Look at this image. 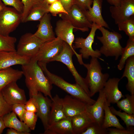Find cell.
Wrapping results in <instances>:
<instances>
[{
  "mask_svg": "<svg viewBox=\"0 0 134 134\" xmlns=\"http://www.w3.org/2000/svg\"><path fill=\"white\" fill-rule=\"evenodd\" d=\"M81 134H108L107 129L95 122L92 123Z\"/></svg>",
  "mask_w": 134,
  "mask_h": 134,
  "instance_id": "cell-36",
  "label": "cell"
},
{
  "mask_svg": "<svg viewBox=\"0 0 134 134\" xmlns=\"http://www.w3.org/2000/svg\"><path fill=\"white\" fill-rule=\"evenodd\" d=\"M21 68L30 98L40 92L52 100V84L45 75L35 57L31 59L28 64L22 66Z\"/></svg>",
  "mask_w": 134,
  "mask_h": 134,
  "instance_id": "cell-1",
  "label": "cell"
},
{
  "mask_svg": "<svg viewBox=\"0 0 134 134\" xmlns=\"http://www.w3.org/2000/svg\"><path fill=\"white\" fill-rule=\"evenodd\" d=\"M2 1L0 0V12L2 9L5 6Z\"/></svg>",
  "mask_w": 134,
  "mask_h": 134,
  "instance_id": "cell-48",
  "label": "cell"
},
{
  "mask_svg": "<svg viewBox=\"0 0 134 134\" xmlns=\"http://www.w3.org/2000/svg\"><path fill=\"white\" fill-rule=\"evenodd\" d=\"M45 0H22L24 6V9L22 14V22L25 21L31 10L34 7L40 4Z\"/></svg>",
  "mask_w": 134,
  "mask_h": 134,
  "instance_id": "cell-34",
  "label": "cell"
},
{
  "mask_svg": "<svg viewBox=\"0 0 134 134\" xmlns=\"http://www.w3.org/2000/svg\"><path fill=\"white\" fill-rule=\"evenodd\" d=\"M11 111L12 105L6 101L0 91V117H2Z\"/></svg>",
  "mask_w": 134,
  "mask_h": 134,
  "instance_id": "cell-38",
  "label": "cell"
},
{
  "mask_svg": "<svg viewBox=\"0 0 134 134\" xmlns=\"http://www.w3.org/2000/svg\"><path fill=\"white\" fill-rule=\"evenodd\" d=\"M23 75L22 70L11 67L0 69V91L9 83L16 81Z\"/></svg>",
  "mask_w": 134,
  "mask_h": 134,
  "instance_id": "cell-24",
  "label": "cell"
},
{
  "mask_svg": "<svg viewBox=\"0 0 134 134\" xmlns=\"http://www.w3.org/2000/svg\"><path fill=\"white\" fill-rule=\"evenodd\" d=\"M99 27L94 23H92L90 32L85 38L77 37L74 40L73 48L74 49L80 48L79 53L82 58L88 59L90 57L99 58L101 56L99 50H94L92 48L94 42L96 32Z\"/></svg>",
  "mask_w": 134,
  "mask_h": 134,
  "instance_id": "cell-8",
  "label": "cell"
},
{
  "mask_svg": "<svg viewBox=\"0 0 134 134\" xmlns=\"http://www.w3.org/2000/svg\"><path fill=\"white\" fill-rule=\"evenodd\" d=\"M63 4L65 10L68 12L75 4L74 0H59Z\"/></svg>",
  "mask_w": 134,
  "mask_h": 134,
  "instance_id": "cell-44",
  "label": "cell"
},
{
  "mask_svg": "<svg viewBox=\"0 0 134 134\" xmlns=\"http://www.w3.org/2000/svg\"><path fill=\"white\" fill-rule=\"evenodd\" d=\"M71 117H67L49 125L44 134H74Z\"/></svg>",
  "mask_w": 134,
  "mask_h": 134,
  "instance_id": "cell-22",
  "label": "cell"
},
{
  "mask_svg": "<svg viewBox=\"0 0 134 134\" xmlns=\"http://www.w3.org/2000/svg\"><path fill=\"white\" fill-rule=\"evenodd\" d=\"M117 25L119 30L124 31L129 38L134 39V15Z\"/></svg>",
  "mask_w": 134,
  "mask_h": 134,
  "instance_id": "cell-32",
  "label": "cell"
},
{
  "mask_svg": "<svg viewBox=\"0 0 134 134\" xmlns=\"http://www.w3.org/2000/svg\"><path fill=\"white\" fill-rule=\"evenodd\" d=\"M99 92L98 97L94 103L92 105L87 104L86 110L95 122L101 125L104 117V105L106 98L102 90Z\"/></svg>",
  "mask_w": 134,
  "mask_h": 134,
  "instance_id": "cell-18",
  "label": "cell"
},
{
  "mask_svg": "<svg viewBox=\"0 0 134 134\" xmlns=\"http://www.w3.org/2000/svg\"><path fill=\"white\" fill-rule=\"evenodd\" d=\"M6 128L2 117H0V134L2 133Z\"/></svg>",
  "mask_w": 134,
  "mask_h": 134,
  "instance_id": "cell-47",
  "label": "cell"
},
{
  "mask_svg": "<svg viewBox=\"0 0 134 134\" xmlns=\"http://www.w3.org/2000/svg\"><path fill=\"white\" fill-rule=\"evenodd\" d=\"M71 121L74 134H81L95 122L86 110L71 117Z\"/></svg>",
  "mask_w": 134,
  "mask_h": 134,
  "instance_id": "cell-21",
  "label": "cell"
},
{
  "mask_svg": "<svg viewBox=\"0 0 134 134\" xmlns=\"http://www.w3.org/2000/svg\"><path fill=\"white\" fill-rule=\"evenodd\" d=\"M49 5L45 0L34 7L28 15L24 23L31 21H39L45 14L49 13Z\"/></svg>",
  "mask_w": 134,
  "mask_h": 134,
  "instance_id": "cell-28",
  "label": "cell"
},
{
  "mask_svg": "<svg viewBox=\"0 0 134 134\" xmlns=\"http://www.w3.org/2000/svg\"><path fill=\"white\" fill-rule=\"evenodd\" d=\"M49 13L54 16L62 13L67 14L68 12L65 10L63 4L59 0H57L49 5Z\"/></svg>",
  "mask_w": 134,
  "mask_h": 134,
  "instance_id": "cell-37",
  "label": "cell"
},
{
  "mask_svg": "<svg viewBox=\"0 0 134 134\" xmlns=\"http://www.w3.org/2000/svg\"><path fill=\"white\" fill-rule=\"evenodd\" d=\"M38 63L52 84L56 86L72 96L87 104L92 105L95 103L96 100L92 99L79 85L76 83H68L60 76L51 73L47 68V64Z\"/></svg>",
  "mask_w": 134,
  "mask_h": 134,
  "instance_id": "cell-2",
  "label": "cell"
},
{
  "mask_svg": "<svg viewBox=\"0 0 134 134\" xmlns=\"http://www.w3.org/2000/svg\"><path fill=\"white\" fill-rule=\"evenodd\" d=\"M126 98L116 103L121 110L130 114H134V94L125 95Z\"/></svg>",
  "mask_w": 134,
  "mask_h": 134,
  "instance_id": "cell-30",
  "label": "cell"
},
{
  "mask_svg": "<svg viewBox=\"0 0 134 134\" xmlns=\"http://www.w3.org/2000/svg\"><path fill=\"white\" fill-rule=\"evenodd\" d=\"M51 100L49 126L67 117L64 112L63 99L56 95L53 97Z\"/></svg>",
  "mask_w": 134,
  "mask_h": 134,
  "instance_id": "cell-23",
  "label": "cell"
},
{
  "mask_svg": "<svg viewBox=\"0 0 134 134\" xmlns=\"http://www.w3.org/2000/svg\"><path fill=\"white\" fill-rule=\"evenodd\" d=\"M26 110L36 113L37 111L38 105L34 97L30 98L25 104Z\"/></svg>",
  "mask_w": 134,
  "mask_h": 134,
  "instance_id": "cell-42",
  "label": "cell"
},
{
  "mask_svg": "<svg viewBox=\"0 0 134 134\" xmlns=\"http://www.w3.org/2000/svg\"><path fill=\"white\" fill-rule=\"evenodd\" d=\"M111 5L117 6L119 5L122 0H106Z\"/></svg>",
  "mask_w": 134,
  "mask_h": 134,
  "instance_id": "cell-46",
  "label": "cell"
},
{
  "mask_svg": "<svg viewBox=\"0 0 134 134\" xmlns=\"http://www.w3.org/2000/svg\"><path fill=\"white\" fill-rule=\"evenodd\" d=\"M37 118L36 113L26 111L23 116V121L31 130H34Z\"/></svg>",
  "mask_w": 134,
  "mask_h": 134,
  "instance_id": "cell-35",
  "label": "cell"
},
{
  "mask_svg": "<svg viewBox=\"0 0 134 134\" xmlns=\"http://www.w3.org/2000/svg\"><path fill=\"white\" fill-rule=\"evenodd\" d=\"M50 13L45 14L40 20L38 29L34 34L40 39L47 42L52 40L55 37L51 22Z\"/></svg>",
  "mask_w": 134,
  "mask_h": 134,
  "instance_id": "cell-20",
  "label": "cell"
},
{
  "mask_svg": "<svg viewBox=\"0 0 134 134\" xmlns=\"http://www.w3.org/2000/svg\"><path fill=\"white\" fill-rule=\"evenodd\" d=\"M68 13L60 14L59 16L62 19L69 22L75 29L85 32L91 28L92 23L88 20L82 10L76 4L72 7Z\"/></svg>",
  "mask_w": 134,
  "mask_h": 134,
  "instance_id": "cell-10",
  "label": "cell"
},
{
  "mask_svg": "<svg viewBox=\"0 0 134 134\" xmlns=\"http://www.w3.org/2000/svg\"><path fill=\"white\" fill-rule=\"evenodd\" d=\"M22 17L15 8L5 6L0 12V34L9 35L22 22Z\"/></svg>",
  "mask_w": 134,
  "mask_h": 134,
  "instance_id": "cell-6",
  "label": "cell"
},
{
  "mask_svg": "<svg viewBox=\"0 0 134 134\" xmlns=\"http://www.w3.org/2000/svg\"><path fill=\"white\" fill-rule=\"evenodd\" d=\"M74 27L68 22L63 19L58 20L56 22L55 29L57 36L67 43L71 47L76 56L79 64L82 65L84 62L81 54L77 53L72 46L75 37L73 33Z\"/></svg>",
  "mask_w": 134,
  "mask_h": 134,
  "instance_id": "cell-11",
  "label": "cell"
},
{
  "mask_svg": "<svg viewBox=\"0 0 134 134\" xmlns=\"http://www.w3.org/2000/svg\"><path fill=\"white\" fill-rule=\"evenodd\" d=\"M109 10L117 24L134 15V0H122L119 5L110 6Z\"/></svg>",
  "mask_w": 134,
  "mask_h": 134,
  "instance_id": "cell-13",
  "label": "cell"
},
{
  "mask_svg": "<svg viewBox=\"0 0 134 134\" xmlns=\"http://www.w3.org/2000/svg\"><path fill=\"white\" fill-rule=\"evenodd\" d=\"M49 5H50L58 0H45Z\"/></svg>",
  "mask_w": 134,
  "mask_h": 134,
  "instance_id": "cell-49",
  "label": "cell"
},
{
  "mask_svg": "<svg viewBox=\"0 0 134 134\" xmlns=\"http://www.w3.org/2000/svg\"><path fill=\"white\" fill-rule=\"evenodd\" d=\"M64 42L57 37L52 40L45 42L35 57L38 62L47 64L52 62L62 51Z\"/></svg>",
  "mask_w": 134,
  "mask_h": 134,
  "instance_id": "cell-9",
  "label": "cell"
},
{
  "mask_svg": "<svg viewBox=\"0 0 134 134\" xmlns=\"http://www.w3.org/2000/svg\"><path fill=\"white\" fill-rule=\"evenodd\" d=\"M4 4L12 6L18 11L22 14L24 6L22 0H0Z\"/></svg>",
  "mask_w": 134,
  "mask_h": 134,
  "instance_id": "cell-39",
  "label": "cell"
},
{
  "mask_svg": "<svg viewBox=\"0 0 134 134\" xmlns=\"http://www.w3.org/2000/svg\"><path fill=\"white\" fill-rule=\"evenodd\" d=\"M73 55H74V53L71 47L67 43L64 42L62 51L52 61L60 62L65 64L73 76L76 83L80 86L90 96V91L85 79L79 74L73 65L72 60Z\"/></svg>",
  "mask_w": 134,
  "mask_h": 134,
  "instance_id": "cell-7",
  "label": "cell"
},
{
  "mask_svg": "<svg viewBox=\"0 0 134 134\" xmlns=\"http://www.w3.org/2000/svg\"><path fill=\"white\" fill-rule=\"evenodd\" d=\"M110 105L106 99L104 103V115L101 126L105 129L111 127L121 129L125 128L120 124L116 115L111 111L109 107Z\"/></svg>",
  "mask_w": 134,
  "mask_h": 134,
  "instance_id": "cell-27",
  "label": "cell"
},
{
  "mask_svg": "<svg viewBox=\"0 0 134 134\" xmlns=\"http://www.w3.org/2000/svg\"><path fill=\"white\" fill-rule=\"evenodd\" d=\"M63 108L67 117H71L86 110L87 104L72 96L63 99Z\"/></svg>",
  "mask_w": 134,
  "mask_h": 134,
  "instance_id": "cell-16",
  "label": "cell"
},
{
  "mask_svg": "<svg viewBox=\"0 0 134 134\" xmlns=\"http://www.w3.org/2000/svg\"><path fill=\"white\" fill-rule=\"evenodd\" d=\"M120 80L115 77L109 79L102 89L107 102L110 105V103H116L121 98H124L118 87Z\"/></svg>",
  "mask_w": 134,
  "mask_h": 134,
  "instance_id": "cell-15",
  "label": "cell"
},
{
  "mask_svg": "<svg viewBox=\"0 0 134 134\" xmlns=\"http://www.w3.org/2000/svg\"><path fill=\"white\" fill-rule=\"evenodd\" d=\"M2 118L6 128L28 133L31 131V130L23 121L17 118L16 115L13 112L5 115Z\"/></svg>",
  "mask_w": 134,
  "mask_h": 134,
  "instance_id": "cell-25",
  "label": "cell"
},
{
  "mask_svg": "<svg viewBox=\"0 0 134 134\" xmlns=\"http://www.w3.org/2000/svg\"><path fill=\"white\" fill-rule=\"evenodd\" d=\"M109 107L114 114L119 116L124 121L127 128L134 126V114H130L124 112H121L116 110L113 106Z\"/></svg>",
  "mask_w": 134,
  "mask_h": 134,
  "instance_id": "cell-33",
  "label": "cell"
},
{
  "mask_svg": "<svg viewBox=\"0 0 134 134\" xmlns=\"http://www.w3.org/2000/svg\"><path fill=\"white\" fill-rule=\"evenodd\" d=\"M16 41V38L14 37L0 34V51H16L15 44Z\"/></svg>",
  "mask_w": 134,
  "mask_h": 134,
  "instance_id": "cell-31",
  "label": "cell"
},
{
  "mask_svg": "<svg viewBox=\"0 0 134 134\" xmlns=\"http://www.w3.org/2000/svg\"><path fill=\"white\" fill-rule=\"evenodd\" d=\"M102 0H93L92 7L89 10L82 11L90 22L95 23L99 27L109 29L108 25L102 15Z\"/></svg>",
  "mask_w": 134,
  "mask_h": 134,
  "instance_id": "cell-19",
  "label": "cell"
},
{
  "mask_svg": "<svg viewBox=\"0 0 134 134\" xmlns=\"http://www.w3.org/2000/svg\"><path fill=\"white\" fill-rule=\"evenodd\" d=\"M98 29L102 34V36H97L102 44L99 50L100 53L106 57H114L115 60H118L123 49L120 42L122 37L121 35L114 31L110 32L102 27Z\"/></svg>",
  "mask_w": 134,
  "mask_h": 134,
  "instance_id": "cell-4",
  "label": "cell"
},
{
  "mask_svg": "<svg viewBox=\"0 0 134 134\" xmlns=\"http://www.w3.org/2000/svg\"><path fill=\"white\" fill-rule=\"evenodd\" d=\"M24 104L17 103L12 105V111L23 121L24 114L26 111Z\"/></svg>",
  "mask_w": 134,
  "mask_h": 134,
  "instance_id": "cell-40",
  "label": "cell"
},
{
  "mask_svg": "<svg viewBox=\"0 0 134 134\" xmlns=\"http://www.w3.org/2000/svg\"><path fill=\"white\" fill-rule=\"evenodd\" d=\"M121 57L118 65L117 68L121 70L124 68L127 60L134 56V39L129 38L126 46L123 48Z\"/></svg>",
  "mask_w": 134,
  "mask_h": 134,
  "instance_id": "cell-29",
  "label": "cell"
},
{
  "mask_svg": "<svg viewBox=\"0 0 134 134\" xmlns=\"http://www.w3.org/2000/svg\"><path fill=\"white\" fill-rule=\"evenodd\" d=\"M76 4L83 10H89L91 7L93 0H74Z\"/></svg>",
  "mask_w": 134,
  "mask_h": 134,
  "instance_id": "cell-43",
  "label": "cell"
},
{
  "mask_svg": "<svg viewBox=\"0 0 134 134\" xmlns=\"http://www.w3.org/2000/svg\"><path fill=\"white\" fill-rule=\"evenodd\" d=\"M7 134H29L30 133L19 131L15 129L9 128L7 129L6 133Z\"/></svg>",
  "mask_w": 134,
  "mask_h": 134,
  "instance_id": "cell-45",
  "label": "cell"
},
{
  "mask_svg": "<svg viewBox=\"0 0 134 134\" xmlns=\"http://www.w3.org/2000/svg\"><path fill=\"white\" fill-rule=\"evenodd\" d=\"M30 60L29 58L20 55L16 51H0V69L14 65H25Z\"/></svg>",
  "mask_w": 134,
  "mask_h": 134,
  "instance_id": "cell-17",
  "label": "cell"
},
{
  "mask_svg": "<svg viewBox=\"0 0 134 134\" xmlns=\"http://www.w3.org/2000/svg\"><path fill=\"white\" fill-rule=\"evenodd\" d=\"M126 65L121 79L126 77L128 82L126 87L131 95L134 94V56L129 57L126 61Z\"/></svg>",
  "mask_w": 134,
  "mask_h": 134,
  "instance_id": "cell-26",
  "label": "cell"
},
{
  "mask_svg": "<svg viewBox=\"0 0 134 134\" xmlns=\"http://www.w3.org/2000/svg\"><path fill=\"white\" fill-rule=\"evenodd\" d=\"M82 65L87 70L85 79L91 97L103 88L109 75L108 73L102 72V68L97 58L91 57L90 63H84Z\"/></svg>",
  "mask_w": 134,
  "mask_h": 134,
  "instance_id": "cell-3",
  "label": "cell"
},
{
  "mask_svg": "<svg viewBox=\"0 0 134 134\" xmlns=\"http://www.w3.org/2000/svg\"><path fill=\"white\" fill-rule=\"evenodd\" d=\"M108 134H134V129L133 127L124 129L117 128L107 129Z\"/></svg>",
  "mask_w": 134,
  "mask_h": 134,
  "instance_id": "cell-41",
  "label": "cell"
},
{
  "mask_svg": "<svg viewBox=\"0 0 134 134\" xmlns=\"http://www.w3.org/2000/svg\"><path fill=\"white\" fill-rule=\"evenodd\" d=\"M34 96L36 99L38 105L36 114L41 120L45 130L49 126V120L52 100L47 97L43 96L40 92H39Z\"/></svg>",
  "mask_w": 134,
  "mask_h": 134,
  "instance_id": "cell-14",
  "label": "cell"
},
{
  "mask_svg": "<svg viewBox=\"0 0 134 134\" xmlns=\"http://www.w3.org/2000/svg\"><path fill=\"white\" fill-rule=\"evenodd\" d=\"M0 91L4 100L10 105L25 104L27 101L24 91L18 87L16 81L8 84Z\"/></svg>",
  "mask_w": 134,
  "mask_h": 134,
  "instance_id": "cell-12",
  "label": "cell"
},
{
  "mask_svg": "<svg viewBox=\"0 0 134 134\" xmlns=\"http://www.w3.org/2000/svg\"><path fill=\"white\" fill-rule=\"evenodd\" d=\"M45 42L34 34L26 33L21 37L17 45L16 52L20 55L31 59L35 57Z\"/></svg>",
  "mask_w": 134,
  "mask_h": 134,
  "instance_id": "cell-5",
  "label": "cell"
}]
</instances>
